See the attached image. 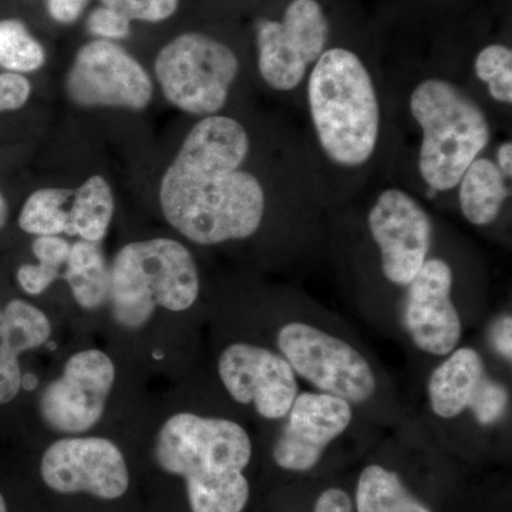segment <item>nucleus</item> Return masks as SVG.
Here are the masks:
<instances>
[{"mask_svg":"<svg viewBox=\"0 0 512 512\" xmlns=\"http://www.w3.org/2000/svg\"><path fill=\"white\" fill-rule=\"evenodd\" d=\"M251 138L232 117H204L191 128L165 171L160 204L165 220L200 245L242 241L264 222L266 191L245 170Z\"/></svg>","mask_w":512,"mask_h":512,"instance_id":"f257e3e1","label":"nucleus"},{"mask_svg":"<svg viewBox=\"0 0 512 512\" xmlns=\"http://www.w3.org/2000/svg\"><path fill=\"white\" fill-rule=\"evenodd\" d=\"M306 103L329 163L359 170L372 161L382 136V106L362 57L346 47L326 49L306 79Z\"/></svg>","mask_w":512,"mask_h":512,"instance_id":"f03ea898","label":"nucleus"},{"mask_svg":"<svg viewBox=\"0 0 512 512\" xmlns=\"http://www.w3.org/2000/svg\"><path fill=\"white\" fill-rule=\"evenodd\" d=\"M279 353L318 392L350 404L369 402L377 379L369 360L346 340L306 322H288L276 333Z\"/></svg>","mask_w":512,"mask_h":512,"instance_id":"0eeeda50","label":"nucleus"},{"mask_svg":"<svg viewBox=\"0 0 512 512\" xmlns=\"http://www.w3.org/2000/svg\"><path fill=\"white\" fill-rule=\"evenodd\" d=\"M0 512H8V508H6L5 498L0 494Z\"/></svg>","mask_w":512,"mask_h":512,"instance_id":"c9c22d12","label":"nucleus"},{"mask_svg":"<svg viewBox=\"0 0 512 512\" xmlns=\"http://www.w3.org/2000/svg\"><path fill=\"white\" fill-rule=\"evenodd\" d=\"M356 508L357 512H431L404 487L399 474L376 464L360 474Z\"/></svg>","mask_w":512,"mask_h":512,"instance_id":"aec40b11","label":"nucleus"},{"mask_svg":"<svg viewBox=\"0 0 512 512\" xmlns=\"http://www.w3.org/2000/svg\"><path fill=\"white\" fill-rule=\"evenodd\" d=\"M30 96V83L22 74H0V111L20 109Z\"/></svg>","mask_w":512,"mask_h":512,"instance_id":"c85d7f7f","label":"nucleus"},{"mask_svg":"<svg viewBox=\"0 0 512 512\" xmlns=\"http://www.w3.org/2000/svg\"><path fill=\"white\" fill-rule=\"evenodd\" d=\"M89 0H47L50 16L60 23H73L82 15Z\"/></svg>","mask_w":512,"mask_h":512,"instance_id":"7c9ffc66","label":"nucleus"},{"mask_svg":"<svg viewBox=\"0 0 512 512\" xmlns=\"http://www.w3.org/2000/svg\"><path fill=\"white\" fill-rule=\"evenodd\" d=\"M495 164L500 168L501 173L505 175L508 181L512 178V143L510 140L503 141L500 146L497 147V153H495Z\"/></svg>","mask_w":512,"mask_h":512,"instance_id":"473e14b6","label":"nucleus"},{"mask_svg":"<svg viewBox=\"0 0 512 512\" xmlns=\"http://www.w3.org/2000/svg\"><path fill=\"white\" fill-rule=\"evenodd\" d=\"M453 288V269L437 256L427 258L419 274L406 286L404 329L414 346L427 355H450L463 336Z\"/></svg>","mask_w":512,"mask_h":512,"instance_id":"4468645a","label":"nucleus"},{"mask_svg":"<svg viewBox=\"0 0 512 512\" xmlns=\"http://www.w3.org/2000/svg\"><path fill=\"white\" fill-rule=\"evenodd\" d=\"M52 325L45 313L25 301H12L3 312L0 329V404L12 402L22 389L19 356L45 345Z\"/></svg>","mask_w":512,"mask_h":512,"instance_id":"dca6fc26","label":"nucleus"},{"mask_svg":"<svg viewBox=\"0 0 512 512\" xmlns=\"http://www.w3.org/2000/svg\"><path fill=\"white\" fill-rule=\"evenodd\" d=\"M114 380L116 367L106 353L97 349L76 353L67 360L62 376L43 390L40 416L56 433H86L103 417Z\"/></svg>","mask_w":512,"mask_h":512,"instance_id":"9d476101","label":"nucleus"},{"mask_svg":"<svg viewBox=\"0 0 512 512\" xmlns=\"http://www.w3.org/2000/svg\"><path fill=\"white\" fill-rule=\"evenodd\" d=\"M200 295L194 256L168 238L131 242L120 249L110 269L111 315L123 328H143L157 308L184 312Z\"/></svg>","mask_w":512,"mask_h":512,"instance_id":"20e7f679","label":"nucleus"},{"mask_svg":"<svg viewBox=\"0 0 512 512\" xmlns=\"http://www.w3.org/2000/svg\"><path fill=\"white\" fill-rule=\"evenodd\" d=\"M274 446V460L288 471L312 470L326 448L346 433L353 420L352 404L322 392L296 396Z\"/></svg>","mask_w":512,"mask_h":512,"instance_id":"2eb2a0df","label":"nucleus"},{"mask_svg":"<svg viewBox=\"0 0 512 512\" xmlns=\"http://www.w3.org/2000/svg\"><path fill=\"white\" fill-rule=\"evenodd\" d=\"M508 392L507 389L491 377L485 376L483 383L478 387L470 410L478 423L483 427L497 424L507 413Z\"/></svg>","mask_w":512,"mask_h":512,"instance_id":"a878e982","label":"nucleus"},{"mask_svg":"<svg viewBox=\"0 0 512 512\" xmlns=\"http://www.w3.org/2000/svg\"><path fill=\"white\" fill-rule=\"evenodd\" d=\"M313 512H353V503L345 491L329 488L320 494Z\"/></svg>","mask_w":512,"mask_h":512,"instance_id":"2f4dec72","label":"nucleus"},{"mask_svg":"<svg viewBox=\"0 0 512 512\" xmlns=\"http://www.w3.org/2000/svg\"><path fill=\"white\" fill-rule=\"evenodd\" d=\"M73 220V190L43 188L23 205L19 227L36 237L69 235Z\"/></svg>","mask_w":512,"mask_h":512,"instance_id":"4be33fe9","label":"nucleus"},{"mask_svg":"<svg viewBox=\"0 0 512 512\" xmlns=\"http://www.w3.org/2000/svg\"><path fill=\"white\" fill-rule=\"evenodd\" d=\"M114 214V198L109 183L93 175L73 190V220L70 237L100 242L106 237Z\"/></svg>","mask_w":512,"mask_h":512,"instance_id":"412c9836","label":"nucleus"},{"mask_svg":"<svg viewBox=\"0 0 512 512\" xmlns=\"http://www.w3.org/2000/svg\"><path fill=\"white\" fill-rule=\"evenodd\" d=\"M238 73L234 50L197 32L175 37L156 59V76L167 100L202 119L224 109Z\"/></svg>","mask_w":512,"mask_h":512,"instance_id":"423d86ee","label":"nucleus"},{"mask_svg":"<svg viewBox=\"0 0 512 512\" xmlns=\"http://www.w3.org/2000/svg\"><path fill=\"white\" fill-rule=\"evenodd\" d=\"M367 225L379 249L384 278L406 288L429 258L433 238L429 212L409 192L387 188L373 202Z\"/></svg>","mask_w":512,"mask_h":512,"instance_id":"1a4fd4ad","label":"nucleus"},{"mask_svg":"<svg viewBox=\"0 0 512 512\" xmlns=\"http://www.w3.org/2000/svg\"><path fill=\"white\" fill-rule=\"evenodd\" d=\"M45 60V49L20 20H0V66L28 73L39 70Z\"/></svg>","mask_w":512,"mask_h":512,"instance_id":"b1692460","label":"nucleus"},{"mask_svg":"<svg viewBox=\"0 0 512 512\" xmlns=\"http://www.w3.org/2000/svg\"><path fill=\"white\" fill-rule=\"evenodd\" d=\"M458 205L468 224H493L510 197V181L493 158L480 156L470 164L457 184Z\"/></svg>","mask_w":512,"mask_h":512,"instance_id":"a211bd4d","label":"nucleus"},{"mask_svg":"<svg viewBox=\"0 0 512 512\" xmlns=\"http://www.w3.org/2000/svg\"><path fill=\"white\" fill-rule=\"evenodd\" d=\"M485 376L483 356L473 348H457L430 375L427 396L431 412L443 420L457 419L470 409Z\"/></svg>","mask_w":512,"mask_h":512,"instance_id":"f3484780","label":"nucleus"},{"mask_svg":"<svg viewBox=\"0 0 512 512\" xmlns=\"http://www.w3.org/2000/svg\"><path fill=\"white\" fill-rule=\"evenodd\" d=\"M252 441L237 421L177 413L158 431L154 458L165 473L183 477L187 493L244 473Z\"/></svg>","mask_w":512,"mask_h":512,"instance_id":"39448f33","label":"nucleus"},{"mask_svg":"<svg viewBox=\"0 0 512 512\" xmlns=\"http://www.w3.org/2000/svg\"><path fill=\"white\" fill-rule=\"evenodd\" d=\"M22 387H25V389L33 390L35 387H37V379L33 375H26L25 377H22Z\"/></svg>","mask_w":512,"mask_h":512,"instance_id":"f704fd0d","label":"nucleus"},{"mask_svg":"<svg viewBox=\"0 0 512 512\" xmlns=\"http://www.w3.org/2000/svg\"><path fill=\"white\" fill-rule=\"evenodd\" d=\"M70 248L72 245L60 237H36L32 249L39 264L20 266V288L29 295L36 296L45 292L56 279L63 278Z\"/></svg>","mask_w":512,"mask_h":512,"instance_id":"5701e85b","label":"nucleus"},{"mask_svg":"<svg viewBox=\"0 0 512 512\" xmlns=\"http://www.w3.org/2000/svg\"><path fill=\"white\" fill-rule=\"evenodd\" d=\"M87 29L101 39H124L130 35L131 22L117 13L116 10L101 6L94 10L87 19Z\"/></svg>","mask_w":512,"mask_h":512,"instance_id":"cd10ccee","label":"nucleus"},{"mask_svg":"<svg viewBox=\"0 0 512 512\" xmlns=\"http://www.w3.org/2000/svg\"><path fill=\"white\" fill-rule=\"evenodd\" d=\"M40 473L47 487L56 493H87L101 500L123 497L130 485L120 448L101 437L55 441L43 454Z\"/></svg>","mask_w":512,"mask_h":512,"instance_id":"f8f14e48","label":"nucleus"},{"mask_svg":"<svg viewBox=\"0 0 512 512\" xmlns=\"http://www.w3.org/2000/svg\"><path fill=\"white\" fill-rule=\"evenodd\" d=\"M409 109L421 131V180L433 192L456 190L461 175L490 144L483 107L450 80L429 77L412 90Z\"/></svg>","mask_w":512,"mask_h":512,"instance_id":"7ed1b4c3","label":"nucleus"},{"mask_svg":"<svg viewBox=\"0 0 512 512\" xmlns=\"http://www.w3.org/2000/svg\"><path fill=\"white\" fill-rule=\"evenodd\" d=\"M70 99L83 107L141 110L153 97L143 66L110 40H94L77 52L66 80Z\"/></svg>","mask_w":512,"mask_h":512,"instance_id":"9b49d317","label":"nucleus"},{"mask_svg":"<svg viewBox=\"0 0 512 512\" xmlns=\"http://www.w3.org/2000/svg\"><path fill=\"white\" fill-rule=\"evenodd\" d=\"M76 302L83 309H99L109 298L110 271L97 242L77 241L70 248L64 268Z\"/></svg>","mask_w":512,"mask_h":512,"instance_id":"6ab92c4d","label":"nucleus"},{"mask_svg":"<svg viewBox=\"0 0 512 512\" xmlns=\"http://www.w3.org/2000/svg\"><path fill=\"white\" fill-rule=\"evenodd\" d=\"M2 325H3V313L0 312V329H2Z\"/></svg>","mask_w":512,"mask_h":512,"instance_id":"e433bc0d","label":"nucleus"},{"mask_svg":"<svg viewBox=\"0 0 512 512\" xmlns=\"http://www.w3.org/2000/svg\"><path fill=\"white\" fill-rule=\"evenodd\" d=\"M6 220H8V207H6L5 198L0 194V229L5 227Z\"/></svg>","mask_w":512,"mask_h":512,"instance_id":"72a5a7b5","label":"nucleus"},{"mask_svg":"<svg viewBox=\"0 0 512 512\" xmlns=\"http://www.w3.org/2000/svg\"><path fill=\"white\" fill-rule=\"evenodd\" d=\"M218 375L235 402L252 404L266 420H284L299 394L298 376L285 357L249 343L224 349Z\"/></svg>","mask_w":512,"mask_h":512,"instance_id":"ddd939ff","label":"nucleus"},{"mask_svg":"<svg viewBox=\"0 0 512 512\" xmlns=\"http://www.w3.org/2000/svg\"><path fill=\"white\" fill-rule=\"evenodd\" d=\"M101 3L130 22L141 20L157 23L171 18L177 12L180 0H101Z\"/></svg>","mask_w":512,"mask_h":512,"instance_id":"bb28decb","label":"nucleus"},{"mask_svg":"<svg viewBox=\"0 0 512 512\" xmlns=\"http://www.w3.org/2000/svg\"><path fill=\"white\" fill-rule=\"evenodd\" d=\"M474 74L487 87L491 99L504 106L512 104V50L494 43L485 46L474 60Z\"/></svg>","mask_w":512,"mask_h":512,"instance_id":"393cba45","label":"nucleus"},{"mask_svg":"<svg viewBox=\"0 0 512 512\" xmlns=\"http://www.w3.org/2000/svg\"><path fill=\"white\" fill-rule=\"evenodd\" d=\"M329 22L318 0H292L281 20H262L256 30L258 70L266 86L295 92L328 49Z\"/></svg>","mask_w":512,"mask_h":512,"instance_id":"6e6552de","label":"nucleus"},{"mask_svg":"<svg viewBox=\"0 0 512 512\" xmlns=\"http://www.w3.org/2000/svg\"><path fill=\"white\" fill-rule=\"evenodd\" d=\"M512 319L510 313L498 319L491 329V342L495 352L498 353L505 362L511 363L512 360Z\"/></svg>","mask_w":512,"mask_h":512,"instance_id":"c756f323","label":"nucleus"}]
</instances>
